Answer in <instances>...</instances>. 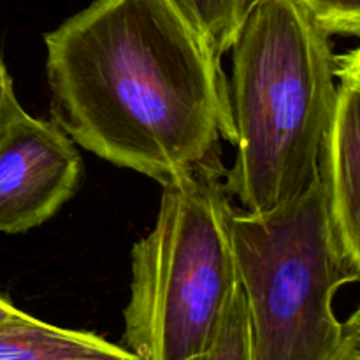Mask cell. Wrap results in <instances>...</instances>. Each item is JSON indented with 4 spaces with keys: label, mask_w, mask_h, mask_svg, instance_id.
<instances>
[{
    "label": "cell",
    "mask_w": 360,
    "mask_h": 360,
    "mask_svg": "<svg viewBox=\"0 0 360 360\" xmlns=\"http://www.w3.org/2000/svg\"><path fill=\"white\" fill-rule=\"evenodd\" d=\"M44 42L53 122L102 160L164 186L234 143L220 58L167 0H95Z\"/></svg>",
    "instance_id": "6da1fadb"
},
{
    "label": "cell",
    "mask_w": 360,
    "mask_h": 360,
    "mask_svg": "<svg viewBox=\"0 0 360 360\" xmlns=\"http://www.w3.org/2000/svg\"><path fill=\"white\" fill-rule=\"evenodd\" d=\"M229 84L236 158L225 190L264 213L319 178V153L336 97L330 35L295 0L257 4L232 42Z\"/></svg>",
    "instance_id": "7a4b0ae2"
},
{
    "label": "cell",
    "mask_w": 360,
    "mask_h": 360,
    "mask_svg": "<svg viewBox=\"0 0 360 360\" xmlns=\"http://www.w3.org/2000/svg\"><path fill=\"white\" fill-rule=\"evenodd\" d=\"M231 236L252 360H360V311L334 313L338 290L360 276L338 248L319 178L271 211L234 207Z\"/></svg>",
    "instance_id": "3957f363"
},
{
    "label": "cell",
    "mask_w": 360,
    "mask_h": 360,
    "mask_svg": "<svg viewBox=\"0 0 360 360\" xmlns=\"http://www.w3.org/2000/svg\"><path fill=\"white\" fill-rule=\"evenodd\" d=\"M220 172L218 157L162 186L153 229L134 245L123 347L139 360L202 354L238 285Z\"/></svg>",
    "instance_id": "277c9868"
},
{
    "label": "cell",
    "mask_w": 360,
    "mask_h": 360,
    "mask_svg": "<svg viewBox=\"0 0 360 360\" xmlns=\"http://www.w3.org/2000/svg\"><path fill=\"white\" fill-rule=\"evenodd\" d=\"M83 179L74 141L55 122L18 116L0 139V234H23L55 217Z\"/></svg>",
    "instance_id": "5b68a950"
},
{
    "label": "cell",
    "mask_w": 360,
    "mask_h": 360,
    "mask_svg": "<svg viewBox=\"0 0 360 360\" xmlns=\"http://www.w3.org/2000/svg\"><path fill=\"white\" fill-rule=\"evenodd\" d=\"M336 97L319 153V181L330 231L360 276V49L336 55Z\"/></svg>",
    "instance_id": "8992f818"
},
{
    "label": "cell",
    "mask_w": 360,
    "mask_h": 360,
    "mask_svg": "<svg viewBox=\"0 0 360 360\" xmlns=\"http://www.w3.org/2000/svg\"><path fill=\"white\" fill-rule=\"evenodd\" d=\"M0 360H139L125 347L86 330L51 326L28 313L0 323Z\"/></svg>",
    "instance_id": "52a82bcc"
},
{
    "label": "cell",
    "mask_w": 360,
    "mask_h": 360,
    "mask_svg": "<svg viewBox=\"0 0 360 360\" xmlns=\"http://www.w3.org/2000/svg\"><path fill=\"white\" fill-rule=\"evenodd\" d=\"M181 20L206 42L214 56L231 51L238 32V0H167Z\"/></svg>",
    "instance_id": "ba28073f"
},
{
    "label": "cell",
    "mask_w": 360,
    "mask_h": 360,
    "mask_svg": "<svg viewBox=\"0 0 360 360\" xmlns=\"http://www.w3.org/2000/svg\"><path fill=\"white\" fill-rule=\"evenodd\" d=\"M188 360H252L248 313L239 283L229 297L210 347Z\"/></svg>",
    "instance_id": "9c48e42d"
},
{
    "label": "cell",
    "mask_w": 360,
    "mask_h": 360,
    "mask_svg": "<svg viewBox=\"0 0 360 360\" xmlns=\"http://www.w3.org/2000/svg\"><path fill=\"white\" fill-rule=\"evenodd\" d=\"M329 35L360 34V0H295Z\"/></svg>",
    "instance_id": "30bf717a"
},
{
    "label": "cell",
    "mask_w": 360,
    "mask_h": 360,
    "mask_svg": "<svg viewBox=\"0 0 360 360\" xmlns=\"http://www.w3.org/2000/svg\"><path fill=\"white\" fill-rule=\"evenodd\" d=\"M23 112L25 109L21 108V104L16 98V94H14L13 77H11L6 63L0 60V139L7 132L11 123L18 116L23 115Z\"/></svg>",
    "instance_id": "8fae6325"
},
{
    "label": "cell",
    "mask_w": 360,
    "mask_h": 360,
    "mask_svg": "<svg viewBox=\"0 0 360 360\" xmlns=\"http://www.w3.org/2000/svg\"><path fill=\"white\" fill-rule=\"evenodd\" d=\"M260 2H264V0H238V9H236V21H238V28L241 27L245 18L250 14V11ZM236 34H238V32H236Z\"/></svg>",
    "instance_id": "7c38bea8"
},
{
    "label": "cell",
    "mask_w": 360,
    "mask_h": 360,
    "mask_svg": "<svg viewBox=\"0 0 360 360\" xmlns=\"http://www.w3.org/2000/svg\"><path fill=\"white\" fill-rule=\"evenodd\" d=\"M20 313H21V309H18L13 302L7 301L6 297H2V295H0V323L6 322V320H9V319H13V316L20 315Z\"/></svg>",
    "instance_id": "4fadbf2b"
}]
</instances>
